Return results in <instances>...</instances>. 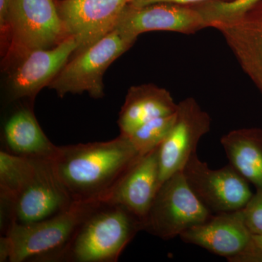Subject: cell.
<instances>
[{
    "instance_id": "cell-1",
    "label": "cell",
    "mask_w": 262,
    "mask_h": 262,
    "mask_svg": "<svg viewBox=\"0 0 262 262\" xmlns=\"http://www.w3.org/2000/svg\"><path fill=\"white\" fill-rule=\"evenodd\" d=\"M140 155L128 137L58 146L57 173L75 202L98 201Z\"/></svg>"
},
{
    "instance_id": "cell-2",
    "label": "cell",
    "mask_w": 262,
    "mask_h": 262,
    "mask_svg": "<svg viewBox=\"0 0 262 262\" xmlns=\"http://www.w3.org/2000/svg\"><path fill=\"white\" fill-rule=\"evenodd\" d=\"M97 201L75 202L51 218L28 224L10 222L0 239V261H58Z\"/></svg>"
},
{
    "instance_id": "cell-3",
    "label": "cell",
    "mask_w": 262,
    "mask_h": 262,
    "mask_svg": "<svg viewBox=\"0 0 262 262\" xmlns=\"http://www.w3.org/2000/svg\"><path fill=\"white\" fill-rule=\"evenodd\" d=\"M141 230H144L142 221L125 207L98 202L58 261H117Z\"/></svg>"
},
{
    "instance_id": "cell-4",
    "label": "cell",
    "mask_w": 262,
    "mask_h": 262,
    "mask_svg": "<svg viewBox=\"0 0 262 262\" xmlns=\"http://www.w3.org/2000/svg\"><path fill=\"white\" fill-rule=\"evenodd\" d=\"M135 42L114 29L92 46L73 55L48 88L56 91L60 98L84 92L91 97L102 98L105 72Z\"/></svg>"
},
{
    "instance_id": "cell-5",
    "label": "cell",
    "mask_w": 262,
    "mask_h": 262,
    "mask_svg": "<svg viewBox=\"0 0 262 262\" xmlns=\"http://www.w3.org/2000/svg\"><path fill=\"white\" fill-rule=\"evenodd\" d=\"M68 37L54 0H12L3 67L27 52L55 47Z\"/></svg>"
},
{
    "instance_id": "cell-6",
    "label": "cell",
    "mask_w": 262,
    "mask_h": 262,
    "mask_svg": "<svg viewBox=\"0 0 262 262\" xmlns=\"http://www.w3.org/2000/svg\"><path fill=\"white\" fill-rule=\"evenodd\" d=\"M213 214L193 192L182 170L162 183L144 221V231L168 241Z\"/></svg>"
},
{
    "instance_id": "cell-7",
    "label": "cell",
    "mask_w": 262,
    "mask_h": 262,
    "mask_svg": "<svg viewBox=\"0 0 262 262\" xmlns=\"http://www.w3.org/2000/svg\"><path fill=\"white\" fill-rule=\"evenodd\" d=\"M32 178L13 204L1 211L4 231L10 222L32 223L69 209L75 201L57 173L53 158H35Z\"/></svg>"
},
{
    "instance_id": "cell-8",
    "label": "cell",
    "mask_w": 262,
    "mask_h": 262,
    "mask_svg": "<svg viewBox=\"0 0 262 262\" xmlns=\"http://www.w3.org/2000/svg\"><path fill=\"white\" fill-rule=\"evenodd\" d=\"M182 172L193 192L213 214L239 211L253 195L249 183L231 164L211 169L195 153Z\"/></svg>"
},
{
    "instance_id": "cell-9",
    "label": "cell",
    "mask_w": 262,
    "mask_h": 262,
    "mask_svg": "<svg viewBox=\"0 0 262 262\" xmlns=\"http://www.w3.org/2000/svg\"><path fill=\"white\" fill-rule=\"evenodd\" d=\"M77 48L75 38L70 37L55 47L27 52L4 66L13 99L34 100L54 80Z\"/></svg>"
},
{
    "instance_id": "cell-10",
    "label": "cell",
    "mask_w": 262,
    "mask_h": 262,
    "mask_svg": "<svg viewBox=\"0 0 262 262\" xmlns=\"http://www.w3.org/2000/svg\"><path fill=\"white\" fill-rule=\"evenodd\" d=\"M211 119L194 98L178 103L173 126L159 146L161 184L177 172L182 171L196 153L199 141L211 129Z\"/></svg>"
},
{
    "instance_id": "cell-11",
    "label": "cell",
    "mask_w": 262,
    "mask_h": 262,
    "mask_svg": "<svg viewBox=\"0 0 262 262\" xmlns=\"http://www.w3.org/2000/svg\"><path fill=\"white\" fill-rule=\"evenodd\" d=\"M206 28V21L195 5L160 3L127 5L114 29L136 41L142 33L153 31L192 34Z\"/></svg>"
},
{
    "instance_id": "cell-12",
    "label": "cell",
    "mask_w": 262,
    "mask_h": 262,
    "mask_svg": "<svg viewBox=\"0 0 262 262\" xmlns=\"http://www.w3.org/2000/svg\"><path fill=\"white\" fill-rule=\"evenodd\" d=\"M134 0H62L56 3L60 16L77 48L84 51L114 30L124 9Z\"/></svg>"
},
{
    "instance_id": "cell-13",
    "label": "cell",
    "mask_w": 262,
    "mask_h": 262,
    "mask_svg": "<svg viewBox=\"0 0 262 262\" xmlns=\"http://www.w3.org/2000/svg\"><path fill=\"white\" fill-rule=\"evenodd\" d=\"M159 146L147 154L139 156L97 202L125 207L139 217L144 225L162 184Z\"/></svg>"
},
{
    "instance_id": "cell-14",
    "label": "cell",
    "mask_w": 262,
    "mask_h": 262,
    "mask_svg": "<svg viewBox=\"0 0 262 262\" xmlns=\"http://www.w3.org/2000/svg\"><path fill=\"white\" fill-rule=\"evenodd\" d=\"M180 237L184 243L232 262L237 261L252 241L239 211L213 214L209 220L183 232Z\"/></svg>"
},
{
    "instance_id": "cell-15",
    "label": "cell",
    "mask_w": 262,
    "mask_h": 262,
    "mask_svg": "<svg viewBox=\"0 0 262 262\" xmlns=\"http://www.w3.org/2000/svg\"><path fill=\"white\" fill-rule=\"evenodd\" d=\"M219 31L262 95V0L237 21Z\"/></svg>"
},
{
    "instance_id": "cell-16",
    "label": "cell",
    "mask_w": 262,
    "mask_h": 262,
    "mask_svg": "<svg viewBox=\"0 0 262 262\" xmlns=\"http://www.w3.org/2000/svg\"><path fill=\"white\" fill-rule=\"evenodd\" d=\"M175 102L168 90L154 84L132 86L127 91L125 102L119 113L120 135H131L146 122L158 117L177 113Z\"/></svg>"
},
{
    "instance_id": "cell-17",
    "label": "cell",
    "mask_w": 262,
    "mask_h": 262,
    "mask_svg": "<svg viewBox=\"0 0 262 262\" xmlns=\"http://www.w3.org/2000/svg\"><path fill=\"white\" fill-rule=\"evenodd\" d=\"M5 151L32 158H53L58 146L43 132L30 108L17 110L5 122L3 132Z\"/></svg>"
},
{
    "instance_id": "cell-18",
    "label": "cell",
    "mask_w": 262,
    "mask_h": 262,
    "mask_svg": "<svg viewBox=\"0 0 262 262\" xmlns=\"http://www.w3.org/2000/svg\"><path fill=\"white\" fill-rule=\"evenodd\" d=\"M220 141L229 164L256 189H262V130H231Z\"/></svg>"
},
{
    "instance_id": "cell-19",
    "label": "cell",
    "mask_w": 262,
    "mask_h": 262,
    "mask_svg": "<svg viewBox=\"0 0 262 262\" xmlns=\"http://www.w3.org/2000/svg\"><path fill=\"white\" fill-rule=\"evenodd\" d=\"M35 158L0 151V198L1 211L9 208L32 178Z\"/></svg>"
},
{
    "instance_id": "cell-20",
    "label": "cell",
    "mask_w": 262,
    "mask_h": 262,
    "mask_svg": "<svg viewBox=\"0 0 262 262\" xmlns=\"http://www.w3.org/2000/svg\"><path fill=\"white\" fill-rule=\"evenodd\" d=\"M261 0H214L194 5L206 21L207 28L220 29L237 21Z\"/></svg>"
},
{
    "instance_id": "cell-21",
    "label": "cell",
    "mask_w": 262,
    "mask_h": 262,
    "mask_svg": "<svg viewBox=\"0 0 262 262\" xmlns=\"http://www.w3.org/2000/svg\"><path fill=\"white\" fill-rule=\"evenodd\" d=\"M177 113L146 122L128 136L140 156L158 147L165 140L175 122Z\"/></svg>"
},
{
    "instance_id": "cell-22",
    "label": "cell",
    "mask_w": 262,
    "mask_h": 262,
    "mask_svg": "<svg viewBox=\"0 0 262 262\" xmlns=\"http://www.w3.org/2000/svg\"><path fill=\"white\" fill-rule=\"evenodd\" d=\"M241 218L253 235L262 234V189H256L246 206L239 210Z\"/></svg>"
},
{
    "instance_id": "cell-23",
    "label": "cell",
    "mask_w": 262,
    "mask_h": 262,
    "mask_svg": "<svg viewBox=\"0 0 262 262\" xmlns=\"http://www.w3.org/2000/svg\"><path fill=\"white\" fill-rule=\"evenodd\" d=\"M12 0H0V33L3 54L6 51L10 38V14Z\"/></svg>"
},
{
    "instance_id": "cell-24",
    "label": "cell",
    "mask_w": 262,
    "mask_h": 262,
    "mask_svg": "<svg viewBox=\"0 0 262 262\" xmlns=\"http://www.w3.org/2000/svg\"><path fill=\"white\" fill-rule=\"evenodd\" d=\"M237 262H262V234H252L251 244Z\"/></svg>"
},
{
    "instance_id": "cell-25",
    "label": "cell",
    "mask_w": 262,
    "mask_h": 262,
    "mask_svg": "<svg viewBox=\"0 0 262 262\" xmlns=\"http://www.w3.org/2000/svg\"><path fill=\"white\" fill-rule=\"evenodd\" d=\"M214 0H134L130 5L136 7L145 6V5L155 4V3H167L186 5H194Z\"/></svg>"
}]
</instances>
